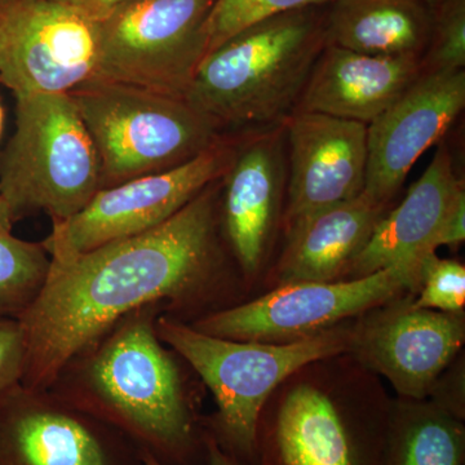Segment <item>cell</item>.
Instances as JSON below:
<instances>
[{
  "label": "cell",
  "instance_id": "cell-1",
  "mask_svg": "<svg viewBox=\"0 0 465 465\" xmlns=\"http://www.w3.org/2000/svg\"><path fill=\"white\" fill-rule=\"evenodd\" d=\"M217 182L163 224L72 258L52 260L38 298L17 318L26 338L21 385L47 390L61 367L122 317L203 292L219 264Z\"/></svg>",
  "mask_w": 465,
  "mask_h": 465
},
{
  "label": "cell",
  "instance_id": "cell-2",
  "mask_svg": "<svg viewBox=\"0 0 465 465\" xmlns=\"http://www.w3.org/2000/svg\"><path fill=\"white\" fill-rule=\"evenodd\" d=\"M166 314L149 304L125 314L61 367L50 390L105 421L162 465H208L207 432L186 396L174 351L158 338Z\"/></svg>",
  "mask_w": 465,
  "mask_h": 465
},
{
  "label": "cell",
  "instance_id": "cell-3",
  "mask_svg": "<svg viewBox=\"0 0 465 465\" xmlns=\"http://www.w3.org/2000/svg\"><path fill=\"white\" fill-rule=\"evenodd\" d=\"M324 45L316 8L269 18L207 54L183 99L220 134L273 130L295 112Z\"/></svg>",
  "mask_w": 465,
  "mask_h": 465
},
{
  "label": "cell",
  "instance_id": "cell-4",
  "mask_svg": "<svg viewBox=\"0 0 465 465\" xmlns=\"http://www.w3.org/2000/svg\"><path fill=\"white\" fill-rule=\"evenodd\" d=\"M158 338L200 375L216 400L206 432L226 454L255 463L262 409L287 376L345 347L339 333L322 331L290 342L217 338L179 318L161 314Z\"/></svg>",
  "mask_w": 465,
  "mask_h": 465
},
{
  "label": "cell",
  "instance_id": "cell-5",
  "mask_svg": "<svg viewBox=\"0 0 465 465\" xmlns=\"http://www.w3.org/2000/svg\"><path fill=\"white\" fill-rule=\"evenodd\" d=\"M16 97V128L0 157V197L14 222L45 211L70 219L101 189L96 146L69 94Z\"/></svg>",
  "mask_w": 465,
  "mask_h": 465
},
{
  "label": "cell",
  "instance_id": "cell-6",
  "mask_svg": "<svg viewBox=\"0 0 465 465\" xmlns=\"http://www.w3.org/2000/svg\"><path fill=\"white\" fill-rule=\"evenodd\" d=\"M69 94L96 146L101 189L182 166L223 139L183 97L97 79Z\"/></svg>",
  "mask_w": 465,
  "mask_h": 465
},
{
  "label": "cell",
  "instance_id": "cell-7",
  "mask_svg": "<svg viewBox=\"0 0 465 465\" xmlns=\"http://www.w3.org/2000/svg\"><path fill=\"white\" fill-rule=\"evenodd\" d=\"M213 0H134L94 18L97 81L183 97L206 54Z\"/></svg>",
  "mask_w": 465,
  "mask_h": 465
},
{
  "label": "cell",
  "instance_id": "cell-8",
  "mask_svg": "<svg viewBox=\"0 0 465 465\" xmlns=\"http://www.w3.org/2000/svg\"><path fill=\"white\" fill-rule=\"evenodd\" d=\"M235 152L223 137L182 166L100 189L84 210L54 222L43 249L52 260L72 258L163 224L225 176Z\"/></svg>",
  "mask_w": 465,
  "mask_h": 465
},
{
  "label": "cell",
  "instance_id": "cell-9",
  "mask_svg": "<svg viewBox=\"0 0 465 465\" xmlns=\"http://www.w3.org/2000/svg\"><path fill=\"white\" fill-rule=\"evenodd\" d=\"M414 289H419V268L391 266L348 282L281 284L262 298L211 312L191 324L232 341L290 342Z\"/></svg>",
  "mask_w": 465,
  "mask_h": 465
},
{
  "label": "cell",
  "instance_id": "cell-10",
  "mask_svg": "<svg viewBox=\"0 0 465 465\" xmlns=\"http://www.w3.org/2000/svg\"><path fill=\"white\" fill-rule=\"evenodd\" d=\"M97 66L94 18L57 0L0 2V82L15 96L69 94Z\"/></svg>",
  "mask_w": 465,
  "mask_h": 465
},
{
  "label": "cell",
  "instance_id": "cell-11",
  "mask_svg": "<svg viewBox=\"0 0 465 465\" xmlns=\"http://www.w3.org/2000/svg\"><path fill=\"white\" fill-rule=\"evenodd\" d=\"M0 465H143L114 427L50 390L17 387L0 402Z\"/></svg>",
  "mask_w": 465,
  "mask_h": 465
},
{
  "label": "cell",
  "instance_id": "cell-12",
  "mask_svg": "<svg viewBox=\"0 0 465 465\" xmlns=\"http://www.w3.org/2000/svg\"><path fill=\"white\" fill-rule=\"evenodd\" d=\"M464 106V70L421 73L390 108L367 124V197L387 206L415 162L440 143Z\"/></svg>",
  "mask_w": 465,
  "mask_h": 465
},
{
  "label": "cell",
  "instance_id": "cell-13",
  "mask_svg": "<svg viewBox=\"0 0 465 465\" xmlns=\"http://www.w3.org/2000/svg\"><path fill=\"white\" fill-rule=\"evenodd\" d=\"M290 146L286 231L365 189L367 124L313 112H293L283 124Z\"/></svg>",
  "mask_w": 465,
  "mask_h": 465
},
{
  "label": "cell",
  "instance_id": "cell-14",
  "mask_svg": "<svg viewBox=\"0 0 465 465\" xmlns=\"http://www.w3.org/2000/svg\"><path fill=\"white\" fill-rule=\"evenodd\" d=\"M464 338L460 314L409 304L369 327L360 339V351L400 393L421 399L457 356Z\"/></svg>",
  "mask_w": 465,
  "mask_h": 465
},
{
  "label": "cell",
  "instance_id": "cell-15",
  "mask_svg": "<svg viewBox=\"0 0 465 465\" xmlns=\"http://www.w3.org/2000/svg\"><path fill=\"white\" fill-rule=\"evenodd\" d=\"M463 192L449 146L440 142L430 166L402 203L376 223L351 271L362 277L391 266L419 268L421 259L439 247L440 231Z\"/></svg>",
  "mask_w": 465,
  "mask_h": 465
},
{
  "label": "cell",
  "instance_id": "cell-16",
  "mask_svg": "<svg viewBox=\"0 0 465 465\" xmlns=\"http://www.w3.org/2000/svg\"><path fill=\"white\" fill-rule=\"evenodd\" d=\"M420 75L419 57L374 56L326 45L295 112L370 124Z\"/></svg>",
  "mask_w": 465,
  "mask_h": 465
},
{
  "label": "cell",
  "instance_id": "cell-17",
  "mask_svg": "<svg viewBox=\"0 0 465 465\" xmlns=\"http://www.w3.org/2000/svg\"><path fill=\"white\" fill-rule=\"evenodd\" d=\"M283 125L237 148L225 173L223 217L229 244L244 273L258 271L273 229L286 177Z\"/></svg>",
  "mask_w": 465,
  "mask_h": 465
},
{
  "label": "cell",
  "instance_id": "cell-18",
  "mask_svg": "<svg viewBox=\"0 0 465 465\" xmlns=\"http://www.w3.org/2000/svg\"><path fill=\"white\" fill-rule=\"evenodd\" d=\"M262 465H379L329 397L302 385L291 391L272 423ZM258 451V450H256Z\"/></svg>",
  "mask_w": 465,
  "mask_h": 465
},
{
  "label": "cell",
  "instance_id": "cell-19",
  "mask_svg": "<svg viewBox=\"0 0 465 465\" xmlns=\"http://www.w3.org/2000/svg\"><path fill=\"white\" fill-rule=\"evenodd\" d=\"M384 210L362 193L292 226L281 260V284L335 281L351 269Z\"/></svg>",
  "mask_w": 465,
  "mask_h": 465
},
{
  "label": "cell",
  "instance_id": "cell-20",
  "mask_svg": "<svg viewBox=\"0 0 465 465\" xmlns=\"http://www.w3.org/2000/svg\"><path fill=\"white\" fill-rule=\"evenodd\" d=\"M326 45L374 56L423 57L433 11L425 0H335Z\"/></svg>",
  "mask_w": 465,
  "mask_h": 465
},
{
  "label": "cell",
  "instance_id": "cell-21",
  "mask_svg": "<svg viewBox=\"0 0 465 465\" xmlns=\"http://www.w3.org/2000/svg\"><path fill=\"white\" fill-rule=\"evenodd\" d=\"M381 465H464L463 425L437 410L403 415L384 440Z\"/></svg>",
  "mask_w": 465,
  "mask_h": 465
},
{
  "label": "cell",
  "instance_id": "cell-22",
  "mask_svg": "<svg viewBox=\"0 0 465 465\" xmlns=\"http://www.w3.org/2000/svg\"><path fill=\"white\" fill-rule=\"evenodd\" d=\"M51 258L42 243L0 231V317L18 318L38 298Z\"/></svg>",
  "mask_w": 465,
  "mask_h": 465
},
{
  "label": "cell",
  "instance_id": "cell-23",
  "mask_svg": "<svg viewBox=\"0 0 465 465\" xmlns=\"http://www.w3.org/2000/svg\"><path fill=\"white\" fill-rule=\"evenodd\" d=\"M332 2L335 0H213L204 24L206 54L235 34L269 18Z\"/></svg>",
  "mask_w": 465,
  "mask_h": 465
},
{
  "label": "cell",
  "instance_id": "cell-24",
  "mask_svg": "<svg viewBox=\"0 0 465 465\" xmlns=\"http://www.w3.org/2000/svg\"><path fill=\"white\" fill-rule=\"evenodd\" d=\"M465 65V0H449L433 9L430 43L421 73L458 72Z\"/></svg>",
  "mask_w": 465,
  "mask_h": 465
},
{
  "label": "cell",
  "instance_id": "cell-25",
  "mask_svg": "<svg viewBox=\"0 0 465 465\" xmlns=\"http://www.w3.org/2000/svg\"><path fill=\"white\" fill-rule=\"evenodd\" d=\"M420 295L415 308L460 313L465 304V268L454 260L427 253L419 265Z\"/></svg>",
  "mask_w": 465,
  "mask_h": 465
},
{
  "label": "cell",
  "instance_id": "cell-26",
  "mask_svg": "<svg viewBox=\"0 0 465 465\" xmlns=\"http://www.w3.org/2000/svg\"><path fill=\"white\" fill-rule=\"evenodd\" d=\"M26 356L25 332L20 321L0 317V402L23 382Z\"/></svg>",
  "mask_w": 465,
  "mask_h": 465
},
{
  "label": "cell",
  "instance_id": "cell-27",
  "mask_svg": "<svg viewBox=\"0 0 465 465\" xmlns=\"http://www.w3.org/2000/svg\"><path fill=\"white\" fill-rule=\"evenodd\" d=\"M465 238V193L459 195L439 237L440 246H458Z\"/></svg>",
  "mask_w": 465,
  "mask_h": 465
},
{
  "label": "cell",
  "instance_id": "cell-28",
  "mask_svg": "<svg viewBox=\"0 0 465 465\" xmlns=\"http://www.w3.org/2000/svg\"><path fill=\"white\" fill-rule=\"evenodd\" d=\"M64 5L78 9L82 14L87 15L92 18H97L112 11L119 5L125 3L134 2V0H57Z\"/></svg>",
  "mask_w": 465,
  "mask_h": 465
},
{
  "label": "cell",
  "instance_id": "cell-29",
  "mask_svg": "<svg viewBox=\"0 0 465 465\" xmlns=\"http://www.w3.org/2000/svg\"><path fill=\"white\" fill-rule=\"evenodd\" d=\"M207 448H208V465H247L242 463L241 460H238L237 458L232 457V455L226 454L225 451H223L219 446L216 445L215 440L211 439L207 434ZM143 455V465H162L159 464L154 458L150 457L149 454Z\"/></svg>",
  "mask_w": 465,
  "mask_h": 465
},
{
  "label": "cell",
  "instance_id": "cell-30",
  "mask_svg": "<svg viewBox=\"0 0 465 465\" xmlns=\"http://www.w3.org/2000/svg\"><path fill=\"white\" fill-rule=\"evenodd\" d=\"M14 217L9 213L7 204L0 197V231H12L14 226Z\"/></svg>",
  "mask_w": 465,
  "mask_h": 465
},
{
  "label": "cell",
  "instance_id": "cell-31",
  "mask_svg": "<svg viewBox=\"0 0 465 465\" xmlns=\"http://www.w3.org/2000/svg\"><path fill=\"white\" fill-rule=\"evenodd\" d=\"M446 2H449V0H425V3L430 5V8L432 9V11Z\"/></svg>",
  "mask_w": 465,
  "mask_h": 465
},
{
  "label": "cell",
  "instance_id": "cell-32",
  "mask_svg": "<svg viewBox=\"0 0 465 465\" xmlns=\"http://www.w3.org/2000/svg\"><path fill=\"white\" fill-rule=\"evenodd\" d=\"M2 127H3V109H2V106H0V133H2Z\"/></svg>",
  "mask_w": 465,
  "mask_h": 465
},
{
  "label": "cell",
  "instance_id": "cell-33",
  "mask_svg": "<svg viewBox=\"0 0 465 465\" xmlns=\"http://www.w3.org/2000/svg\"><path fill=\"white\" fill-rule=\"evenodd\" d=\"M0 2H2V0H0Z\"/></svg>",
  "mask_w": 465,
  "mask_h": 465
}]
</instances>
